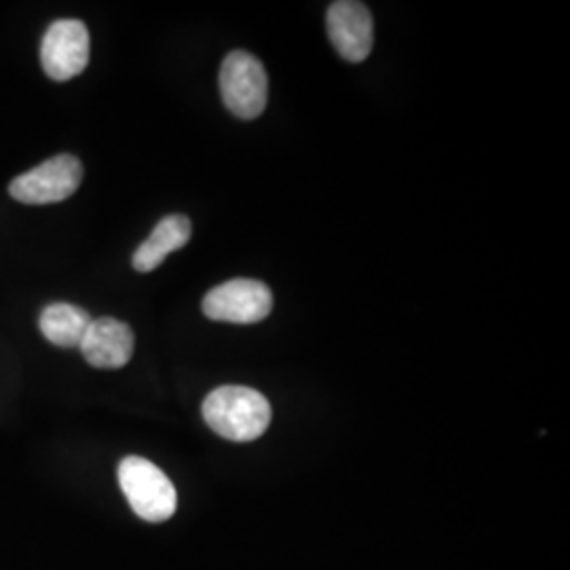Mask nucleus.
Returning <instances> with one entry per match:
<instances>
[{
  "mask_svg": "<svg viewBox=\"0 0 570 570\" xmlns=\"http://www.w3.org/2000/svg\"><path fill=\"white\" fill-rule=\"evenodd\" d=\"M119 484L134 513L146 522H165L178 510V492L171 480L142 456L122 459Z\"/></svg>",
  "mask_w": 570,
  "mask_h": 570,
  "instance_id": "f03ea898",
  "label": "nucleus"
},
{
  "mask_svg": "<svg viewBox=\"0 0 570 570\" xmlns=\"http://www.w3.org/2000/svg\"><path fill=\"white\" fill-rule=\"evenodd\" d=\"M205 423L230 442H254L271 425V404L256 389L225 385L205 397Z\"/></svg>",
  "mask_w": 570,
  "mask_h": 570,
  "instance_id": "f257e3e1",
  "label": "nucleus"
},
{
  "mask_svg": "<svg viewBox=\"0 0 570 570\" xmlns=\"http://www.w3.org/2000/svg\"><path fill=\"white\" fill-rule=\"evenodd\" d=\"M190 235H193V226L186 216L183 214L165 216L164 220L153 228L150 237L136 249L134 268L138 273H150L159 268L169 254L183 249L184 245L190 242Z\"/></svg>",
  "mask_w": 570,
  "mask_h": 570,
  "instance_id": "1a4fd4ad",
  "label": "nucleus"
},
{
  "mask_svg": "<svg viewBox=\"0 0 570 570\" xmlns=\"http://www.w3.org/2000/svg\"><path fill=\"white\" fill-rule=\"evenodd\" d=\"M136 338L131 327L115 317H100L91 320L82 336V357L94 367L102 370H117L127 366L134 355Z\"/></svg>",
  "mask_w": 570,
  "mask_h": 570,
  "instance_id": "6e6552de",
  "label": "nucleus"
},
{
  "mask_svg": "<svg viewBox=\"0 0 570 570\" xmlns=\"http://www.w3.org/2000/svg\"><path fill=\"white\" fill-rule=\"evenodd\" d=\"M327 35L346 61L366 60L374 45V21L364 2L338 0L327 9Z\"/></svg>",
  "mask_w": 570,
  "mask_h": 570,
  "instance_id": "0eeeda50",
  "label": "nucleus"
},
{
  "mask_svg": "<svg viewBox=\"0 0 570 570\" xmlns=\"http://www.w3.org/2000/svg\"><path fill=\"white\" fill-rule=\"evenodd\" d=\"M89 324H91L89 313L81 306L70 305V303L47 306L39 320L42 336L61 348L81 345Z\"/></svg>",
  "mask_w": 570,
  "mask_h": 570,
  "instance_id": "9d476101",
  "label": "nucleus"
},
{
  "mask_svg": "<svg viewBox=\"0 0 570 570\" xmlns=\"http://www.w3.org/2000/svg\"><path fill=\"white\" fill-rule=\"evenodd\" d=\"M81 183V161L72 155H58L18 176L9 184V195L26 205L58 204L72 197Z\"/></svg>",
  "mask_w": 570,
  "mask_h": 570,
  "instance_id": "20e7f679",
  "label": "nucleus"
},
{
  "mask_svg": "<svg viewBox=\"0 0 570 570\" xmlns=\"http://www.w3.org/2000/svg\"><path fill=\"white\" fill-rule=\"evenodd\" d=\"M220 94L226 108L245 121L265 112L268 79L265 66L247 51H233L220 68Z\"/></svg>",
  "mask_w": 570,
  "mask_h": 570,
  "instance_id": "7ed1b4c3",
  "label": "nucleus"
},
{
  "mask_svg": "<svg viewBox=\"0 0 570 570\" xmlns=\"http://www.w3.org/2000/svg\"><path fill=\"white\" fill-rule=\"evenodd\" d=\"M273 311V292L256 279H230L209 289L204 298L205 317L226 324H258Z\"/></svg>",
  "mask_w": 570,
  "mask_h": 570,
  "instance_id": "39448f33",
  "label": "nucleus"
},
{
  "mask_svg": "<svg viewBox=\"0 0 570 570\" xmlns=\"http://www.w3.org/2000/svg\"><path fill=\"white\" fill-rule=\"evenodd\" d=\"M41 63L49 79L70 81L89 63V30L79 20L53 21L41 45Z\"/></svg>",
  "mask_w": 570,
  "mask_h": 570,
  "instance_id": "423d86ee",
  "label": "nucleus"
}]
</instances>
